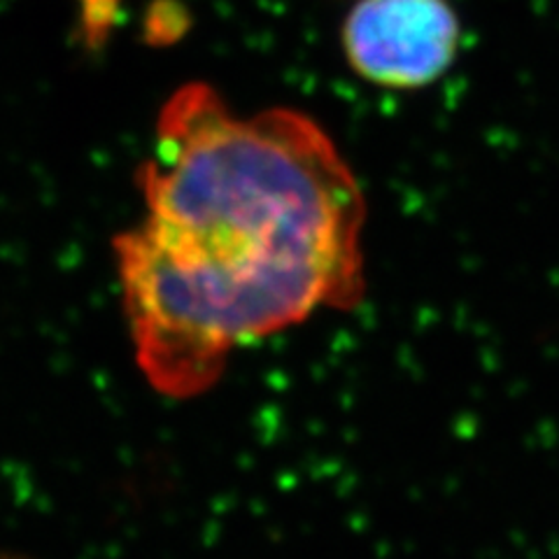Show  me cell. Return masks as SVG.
I'll list each match as a JSON object with an SVG mask.
<instances>
[{"label":"cell","instance_id":"obj_3","mask_svg":"<svg viewBox=\"0 0 559 559\" xmlns=\"http://www.w3.org/2000/svg\"><path fill=\"white\" fill-rule=\"evenodd\" d=\"M0 559H28V557H22V555H12V552H0Z\"/></svg>","mask_w":559,"mask_h":559},{"label":"cell","instance_id":"obj_2","mask_svg":"<svg viewBox=\"0 0 559 559\" xmlns=\"http://www.w3.org/2000/svg\"><path fill=\"white\" fill-rule=\"evenodd\" d=\"M341 35L359 78L408 92L448 73L460 49V20L448 0H357Z\"/></svg>","mask_w":559,"mask_h":559},{"label":"cell","instance_id":"obj_1","mask_svg":"<svg viewBox=\"0 0 559 559\" xmlns=\"http://www.w3.org/2000/svg\"><path fill=\"white\" fill-rule=\"evenodd\" d=\"M138 185L147 217L115 252L156 392L201 394L238 347L361 301L364 191L312 117L236 115L191 82L164 105Z\"/></svg>","mask_w":559,"mask_h":559}]
</instances>
